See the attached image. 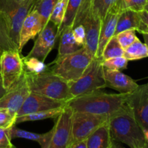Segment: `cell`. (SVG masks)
<instances>
[{"label":"cell","instance_id":"8","mask_svg":"<svg viewBox=\"0 0 148 148\" xmlns=\"http://www.w3.org/2000/svg\"><path fill=\"white\" fill-rule=\"evenodd\" d=\"M108 119L109 117L106 116L73 111L69 147L75 143L87 140L93 132L107 122Z\"/></svg>","mask_w":148,"mask_h":148},{"label":"cell","instance_id":"42","mask_svg":"<svg viewBox=\"0 0 148 148\" xmlns=\"http://www.w3.org/2000/svg\"><path fill=\"white\" fill-rule=\"evenodd\" d=\"M15 1H17V2H20V3H23V2H25V1H27V0H15Z\"/></svg>","mask_w":148,"mask_h":148},{"label":"cell","instance_id":"5","mask_svg":"<svg viewBox=\"0 0 148 148\" xmlns=\"http://www.w3.org/2000/svg\"><path fill=\"white\" fill-rule=\"evenodd\" d=\"M101 19L93 12L92 0H82L72 27L82 25L85 30L84 47L92 58L96 56L101 30Z\"/></svg>","mask_w":148,"mask_h":148},{"label":"cell","instance_id":"38","mask_svg":"<svg viewBox=\"0 0 148 148\" xmlns=\"http://www.w3.org/2000/svg\"><path fill=\"white\" fill-rule=\"evenodd\" d=\"M7 92V90H5L3 87L2 83H1V79H0V98L3 96V95L5 94V92Z\"/></svg>","mask_w":148,"mask_h":148},{"label":"cell","instance_id":"26","mask_svg":"<svg viewBox=\"0 0 148 148\" xmlns=\"http://www.w3.org/2000/svg\"><path fill=\"white\" fill-rule=\"evenodd\" d=\"M58 0H40L36 2L34 9L40 15L43 27L49 22L53 9Z\"/></svg>","mask_w":148,"mask_h":148},{"label":"cell","instance_id":"3","mask_svg":"<svg viewBox=\"0 0 148 148\" xmlns=\"http://www.w3.org/2000/svg\"><path fill=\"white\" fill-rule=\"evenodd\" d=\"M24 75L30 92L67 102L69 84L48 69L39 73H33L24 69Z\"/></svg>","mask_w":148,"mask_h":148},{"label":"cell","instance_id":"11","mask_svg":"<svg viewBox=\"0 0 148 148\" xmlns=\"http://www.w3.org/2000/svg\"><path fill=\"white\" fill-rule=\"evenodd\" d=\"M73 111L67 105L62 114L54 119V126L52 128L51 139L48 148H68L71 139L72 116Z\"/></svg>","mask_w":148,"mask_h":148},{"label":"cell","instance_id":"20","mask_svg":"<svg viewBox=\"0 0 148 148\" xmlns=\"http://www.w3.org/2000/svg\"><path fill=\"white\" fill-rule=\"evenodd\" d=\"M52 132H53V130L51 129L50 131L44 133V134H38V133L31 132L21 130V129L16 127L15 126L12 127L11 130H10L12 140L14 138H22L32 140V141L38 143L41 148L49 147L51 139Z\"/></svg>","mask_w":148,"mask_h":148},{"label":"cell","instance_id":"7","mask_svg":"<svg viewBox=\"0 0 148 148\" xmlns=\"http://www.w3.org/2000/svg\"><path fill=\"white\" fill-rule=\"evenodd\" d=\"M102 61L94 58L82 76L75 82L69 83L68 101L80 95L106 88Z\"/></svg>","mask_w":148,"mask_h":148},{"label":"cell","instance_id":"36","mask_svg":"<svg viewBox=\"0 0 148 148\" xmlns=\"http://www.w3.org/2000/svg\"><path fill=\"white\" fill-rule=\"evenodd\" d=\"M140 17V24L139 28L137 31L143 33H147L148 34V12L145 10L139 12Z\"/></svg>","mask_w":148,"mask_h":148},{"label":"cell","instance_id":"19","mask_svg":"<svg viewBox=\"0 0 148 148\" xmlns=\"http://www.w3.org/2000/svg\"><path fill=\"white\" fill-rule=\"evenodd\" d=\"M59 46L57 57H62L65 55L70 54L78 50L83 46L78 44L75 40L72 32V27H66L62 30L59 35Z\"/></svg>","mask_w":148,"mask_h":148},{"label":"cell","instance_id":"34","mask_svg":"<svg viewBox=\"0 0 148 148\" xmlns=\"http://www.w3.org/2000/svg\"><path fill=\"white\" fill-rule=\"evenodd\" d=\"M11 128H0V148H17L12 143Z\"/></svg>","mask_w":148,"mask_h":148},{"label":"cell","instance_id":"30","mask_svg":"<svg viewBox=\"0 0 148 148\" xmlns=\"http://www.w3.org/2000/svg\"><path fill=\"white\" fill-rule=\"evenodd\" d=\"M128 62L124 56H119L103 61L102 65L106 69L121 71L127 69Z\"/></svg>","mask_w":148,"mask_h":148},{"label":"cell","instance_id":"25","mask_svg":"<svg viewBox=\"0 0 148 148\" xmlns=\"http://www.w3.org/2000/svg\"><path fill=\"white\" fill-rule=\"evenodd\" d=\"M18 50V48L12 40L8 27L4 17L0 14V51Z\"/></svg>","mask_w":148,"mask_h":148},{"label":"cell","instance_id":"4","mask_svg":"<svg viewBox=\"0 0 148 148\" xmlns=\"http://www.w3.org/2000/svg\"><path fill=\"white\" fill-rule=\"evenodd\" d=\"M93 59L83 46L77 51L56 57L47 69L69 84L82 76Z\"/></svg>","mask_w":148,"mask_h":148},{"label":"cell","instance_id":"17","mask_svg":"<svg viewBox=\"0 0 148 148\" xmlns=\"http://www.w3.org/2000/svg\"><path fill=\"white\" fill-rule=\"evenodd\" d=\"M119 14V12L112 7L108 10L105 17L101 21L99 41L95 56L100 60L106 45L111 40V38L114 36Z\"/></svg>","mask_w":148,"mask_h":148},{"label":"cell","instance_id":"28","mask_svg":"<svg viewBox=\"0 0 148 148\" xmlns=\"http://www.w3.org/2000/svg\"><path fill=\"white\" fill-rule=\"evenodd\" d=\"M124 51L122 47L120 46L116 36H114L106 45L102 55H101V60L103 62V61L111 59V58L124 56Z\"/></svg>","mask_w":148,"mask_h":148},{"label":"cell","instance_id":"35","mask_svg":"<svg viewBox=\"0 0 148 148\" xmlns=\"http://www.w3.org/2000/svg\"><path fill=\"white\" fill-rule=\"evenodd\" d=\"M72 32L75 40L78 44L81 46H85V30L82 25H78L72 27Z\"/></svg>","mask_w":148,"mask_h":148},{"label":"cell","instance_id":"13","mask_svg":"<svg viewBox=\"0 0 148 148\" xmlns=\"http://www.w3.org/2000/svg\"><path fill=\"white\" fill-rule=\"evenodd\" d=\"M30 91L23 72V76L0 98V108H6L17 114Z\"/></svg>","mask_w":148,"mask_h":148},{"label":"cell","instance_id":"2","mask_svg":"<svg viewBox=\"0 0 148 148\" xmlns=\"http://www.w3.org/2000/svg\"><path fill=\"white\" fill-rule=\"evenodd\" d=\"M108 126L114 141L124 143L130 148H148L144 132L128 106L127 108L110 117Z\"/></svg>","mask_w":148,"mask_h":148},{"label":"cell","instance_id":"18","mask_svg":"<svg viewBox=\"0 0 148 148\" xmlns=\"http://www.w3.org/2000/svg\"><path fill=\"white\" fill-rule=\"evenodd\" d=\"M87 141V148H111L114 140L111 138L108 121L92 133Z\"/></svg>","mask_w":148,"mask_h":148},{"label":"cell","instance_id":"15","mask_svg":"<svg viewBox=\"0 0 148 148\" xmlns=\"http://www.w3.org/2000/svg\"><path fill=\"white\" fill-rule=\"evenodd\" d=\"M103 73L106 88H112L119 91V93H130L139 87L132 78L121 71L104 69Z\"/></svg>","mask_w":148,"mask_h":148},{"label":"cell","instance_id":"14","mask_svg":"<svg viewBox=\"0 0 148 148\" xmlns=\"http://www.w3.org/2000/svg\"><path fill=\"white\" fill-rule=\"evenodd\" d=\"M65 106H66V102L64 101L55 100L44 95L30 92L21 108L17 113V116L62 108Z\"/></svg>","mask_w":148,"mask_h":148},{"label":"cell","instance_id":"31","mask_svg":"<svg viewBox=\"0 0 148 148\" xmlns=\"http://www.w3.org/2000/svg\"><path fill=\"white\" fill-rule=\"evenodd\" d=\"M25 69L33 73H39L47 69V65L44 62L36 58L23 57Z\"/></svg>","mask_w":148,"mask_h":148},{"label":"cell","instance_id":"43","mask_svg":"<svg viewBox=\"0 0 148 148\" xmlns=\"http://www.w3.org/2000/svg\"><path fill=\"white\" fill-rule=\"evenodd\" d=\"M145 10L146 11H147V12H148V2H147V4H146V6H145Z\"/></svg>","mask_w":148,"mask_h":148},{"label":"cell","instance_id":"16","mask_svg":"<svg viewBox=\"0 0 148 148\" xmlns=\"http://www.w3.org/2000/svg\"><path fill=\"white\" fill-rule=\"evenodd\" d=\"M43 29L40 15L34 8L25 17L22 24L19 37L18 51L21 53L26 43L40 33Z\"/></svg>","mask_w":148,"mask_h":148},{"label":"cell","instance_id":"12","mask_svg":"<svg viewBox=\"0 0 148 148\" xmlns=\"http://www.w3.org/2000/svg\"><path fill=\"white\" fill-rule=\"evenodd\" d=\"M57 26L49 20L38 34L33 49L25 57L36 58L44 62L49 53L54 47L57 39Z\"/></svg>","mask_w":148,"mask_h":148},{"label":"cell","instance_id":"9","mask_svg":"<svg viewBox=\"0 0 148 148\" xmlns=\"http://www.w3.org/2000/svg\"><path fill=\"white\" fill-rule=\"evenodd\" d=\"M23 57L18 50L4 51L0 56V79L8 90L20 79L24 72Z\"/></svg>","mask_w":148,"mask_h":148},{"label":"cell","instance_id":"33","mask_svg":"<svg viewBox=\"0 0 148 148\" xmlns=\"http://www.w3.org/2000/svg\"><path fill=\"white\" fill-rule=\"evenodd\" d=\"M134 30H127L121 32L116 36L122 49H125L137 39V36Z\"/></svg>","mask_w":148,"mask_h":148},{"label":"cell","instance_id":"29","mask_svg":"<svg viewBox=\"0 0 148 148\" xmlns=\"http://www.w3.org/2000/svg\"><path fill=\"white\" fill-rule=\"evenodd\" d=\"M117 1L118 0H92V11L102 20L108 10L114 7Z\"/></svg>","mask_w":148,"mask_h":148},{"label":"cell","instance_id":"40","mask_svg":"<svg viewBox=\"0 0 148 148\" xmlns=\"http://www.w3.org/2000/svg\"><path fill=\"white\" fill-rule=\"evenodd\" d=\"M111 148H124V147H123L122 146L120 145L119 143H116L115 141H114L113 142L112 145H111Z\"/></svg>","mask_w":148,"mask_h":148},{"label":"cell","instance_id":"46","mask_svg":"<svg viewBox=\"0 0 148 148\" xmlns=\"http://www.w3.org/2000/svg\"><path fill=\"white\" fill-rule=\"evenodd\" d=\"M147 2H148V0H147Z\"/></svg>","mask_w":148,"mask_h":148},{"label":"cell","instance_id":"22","mask_svg":"<svg viewBox=\"0 0 148 148\" xmlns=\"http://www.w3.org/2000/svg\"><path fill=\"white\" fill-rule=\"evenodd\" d=\"M124 56L128 61L139 60L148 57V49L145 43L137 38L124 51Z\"/></svg>","mask_w":148,"mask_h":148},{"label":"cell","instance_id":"23","mask_svg":"<svg viewBox=\"0 0 148 148\" xmlns=\"http://www.w3.org/2000/svg\"><path fill=\"white\" fill-rule=\"evenodd\" d=\"M64 107L40 111V112L34 113V114H27V115L20 116H17L15 124L26 122V121H39V120H44L46 119H56L62 114Z\"/></svg>","mask_w":148,"mask_h":148},{"label":"cell","instance_id":"44","mask_svg":"<svg viewBox=\"0 0 148 148\" xmlns=\"http://www.w3.org/2000/svg\"><path fill=\"white\" fill-rule=\"evenodd\" d=\"M0 53H1V51H0Z\"/></svg>","mask_w":148,"mask_h":148},{"label":"cell","instance_id":"41","mask_svg":"<svg viewBox=\"0 0 148 148\" xmlns=\"http://www.w3.org/2000/svg\"><path fill=\"white\" fill-rule=\"evenodd\" d=\"M144 132V135H145V138L146 143H147V146H148V130H145Z\"/></svg>","mask_w":148,"mask_h":148},{"label":"cell","instance_id":"27","mask_svg":"<svg viewBox=\"0 0 148 148\" xmlns=\"http://www.w3.org/2000/svg\"><path fill=\"white\" fill-rule=\"evenodd\" d=\"M147 4V0H118L113 8L119 13L125 10H132L140 12L145 10Z\"/></svg>","mask_w":148,"mask_h":148},{"label":"cell","instance_id":"10","mask_svg":"<svg viewBox=\"0 0 148 148\" xmlns=\"http://www.w3.org/2000/svg\"><path fill=\"white\" fill-rule=\"evenodd\" d=\"M127 104L143 131L148 130V82L129 93Z\"/></svg>","mask_w":148,"mask_h":148},{"label":"cell","instance_id":"45","mask_svg":"<svg viewBox=\"0 0 148 148\" xmlns=\"http://www.w3.org/2000/svg\"><path fill=\"white\" fill-rule=\"evenodd\" d=\"M37 1H40V0H37Z\"/></svg>","mask_w":148,"mask_h":148},{"label":"cell","instance_id":"37","mask_svg":"<svg viewBox=\"0 0 148 148\" xmlns=\"http://www.w3.org/2000/svg\"><path fill=\"white\" fill-rule=\"evenodd\" d=\"M69 148H87V141L82 140V141L78 142V143H75L74 145H71Z\"/></svg>","mask_w":148,"mask_h":148},{"label":"cell","instance_id":"32","mask_svg":"<svg viewBox=\"0 0 148 148\" xmlns=\"http://www.w3.org/2000/svg\"><path fill=\"white\" fill-rule=\"evenodd\" d=\"M16 114L6 108H0V128H12L16 125Z\"/></svg>","mask_w":148,"mask_h":148},{"label":"cell","instance_id":"24","mask_svg":"<svg viewBox=\"0 0 148 148\" xmlns=\"http://www.w3.org/2000/svg\"><path fill=\"white\" fill-rule=\"evenodd\" d=\"M82 0H68L66 13L62 24L58 28L57 38L59 37L61 32L66 27H72L76 14L81 5Z\"/></svg>","mask_w":148,"mask_h":148},{"label":"cell","instance_id":"21","mask_svg":"<svg viewBox=\"0 0 148 148\" xmlns=\"http://www.w3.org/2000/svg\"><path fill=\"white\" fill-rule=\"evenodd\" d=\"M140 24V17L139 12L125 10L119 14L114 36L127 30H137Z\"/></svg>","mask_w":148,"mask_h":148},{"label":"cell","instance_id":"6","mask_svg":"<svg viewBox=\"0 0 148 148\" xmlns=\"http://www.w3.org/2000/svg\"><path fill=\"white\" fill-rule=\"evenodd\" d=\"M37 1V0H27L20 3L15 0H0V14L4 17L12 40L17 48L23 20L34 8Z\"/></svg>","mask_w":148,"mask_h":148},{"label":"cell","instance_id":"39","mask_svg":"<svg viewBox=\"0 0 148 148\" xmlns=\"http://www.w3.org/2000/svg\"><path fill=\"white\" fill-rule=\"evenodd\" d=\"M142 35H143V38H144L145 43L146 46H147V47L148 49V34H147V33H143Z\"/></svg>","mask_w":148,"mask_h":148},{"label":"cell","instance_id":"1","mask_svg":"<svg viewBox=\"0 0 148 148\" xmlns=\"http://www.w3.org/2000/svg\"><path fill=\"white\" fill-rule=\"evenodd\" d=\"M129 93L111 94L101 91H93L73 98L66 105L75 112H85L111 117L127 108Z\"/></svg>","mask_w":148,"mask_h":148}]
</instances>
